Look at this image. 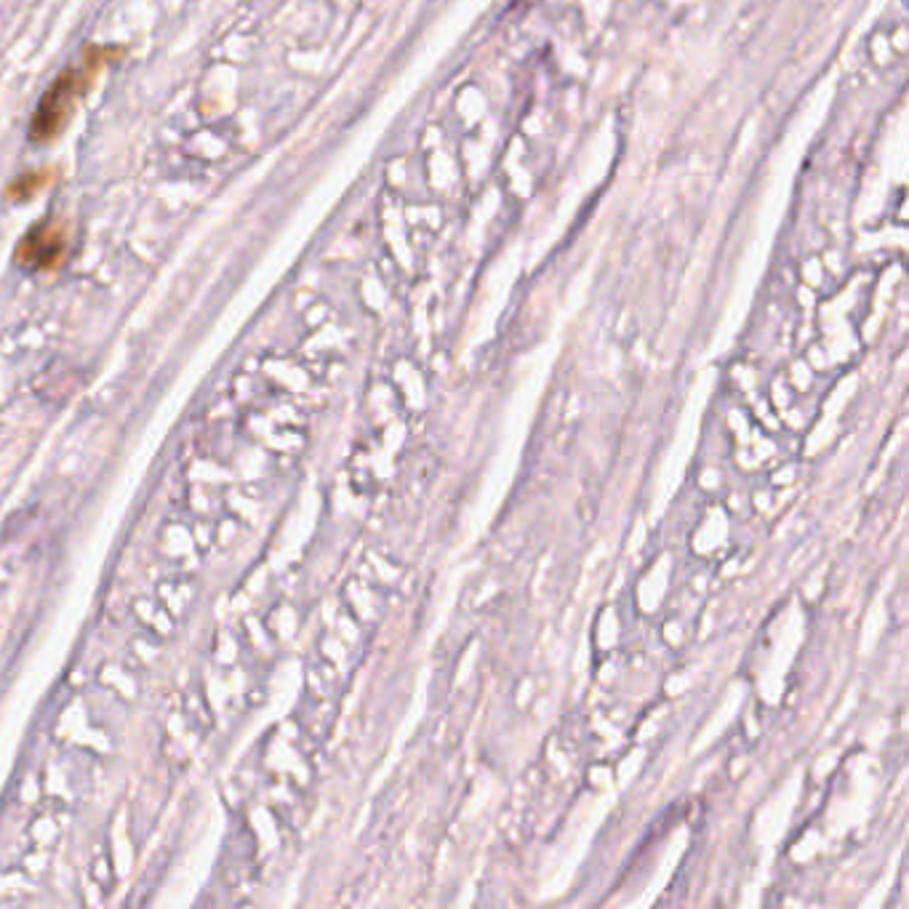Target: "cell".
Returning <instances> with one entry per match:
<instances>
[{"label": "cell", "instance_id": "2", "mask_svg": "<svg viewBox=\"0 0 909 909\" xmlns=\"http://www.w3.org/2000/svg\"><path fill=\"white\" fill-rule=\"evenodd\" d=\"M64 254V232L51 222L35 224L16 248V259L30 270H46Z\"/></svg>", "mask_w": 909, "mask_h": 909}, {"label": "cell", "instance_id": "1", "mask_svg": "<svg viewBox=\"0 0 909 909\" xmlns=\"http://www.w3.org/2000/svg\"><path fill=\"white\" fill-rule=\"evenodd\" d=\"M99 67L96 62H83L75 64V67H67V70L54 80V86L48 88L43 99L38 104V112H35V118L30 123V136L32 142H48V139H54L62 126L70 118L72 107L80 99V94L88 88V80L94 75V70Z\"/></svg>", "mask_w": 909, "mask_h": 909}]
</instances>
